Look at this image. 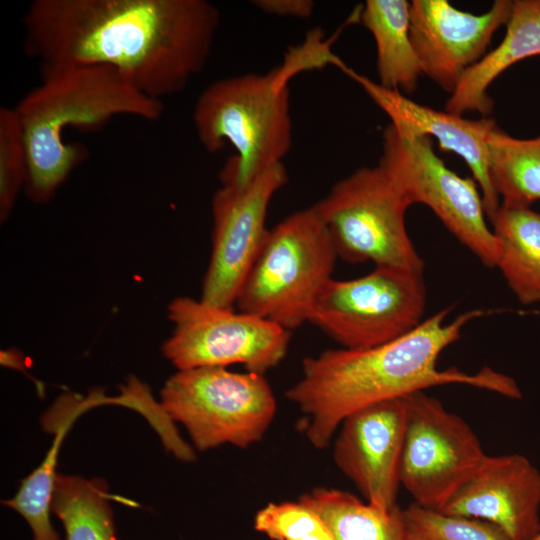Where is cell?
<instances>
[{
    "label": "cell",
    "mask_w": 540,
    "mask_h": 540,
    "mask_svg": "<svg viewBox=\"0 0 540 540\" xmlns=\"http://www.w3.org/2000/svg\"><path fill=\"white\" fill-rule=\"evenodd\" d=\"M22 22L40 70L106 66L162 100L204 69L220 12L207 0H35Z\"/></svg>",
    "instance_id": "1"
},
{
    "label": "cell",
    "mask_w": 540,
    "mask_h": 540,
    "mask_svg": "<svg viewBox=\"0 0 540 540\" xmlns=\"http://www.w3.org/2000/svg\"><path fill=\"white\" fill-rule=\"evenodd\" d=\"M406 396L386 400L348 416L334 442L333 459L378 508L395 507L406 434Z\"/></svg>",
    "instance_id": "14"
},
{
    "label": "cell",
    "mask_w": 540,
    "mask_h": 540,
    "mask_svg": "<svg viewBox=\"0 0 540 540\" xmlns=\"http://www.w3.org/2000/svg\"><path fill=\"white\" fill-rule=\"evenodd\" d=\"M423 272L375 267L351 280L331 278L318 294L308 323L342 348L364 349L395 340L423 320Z\"/></svg>",
    "instance_id": "8"
},
{
    "label": "cell",
    "mask_w": 540,
    "mask_h": 540,
    "mask_svg": "<svg viewBox=\"0 0 540 540\" xmlns=\"http://www.w3.org/2000/svg\"><path fill=\"white\" fill-rule=\"evenodd\" d=\"M407 540H508L493 524L453 516L415 503L403 510Z\"/></svg>",
    "instance_id": "23"
},
{
    "label": "cell",
    "mask_w": 540,
    "mask_h": 540,
    "mask_svg": "<svg viewBox=\"0 0 540 540\" xmlns=\"http://www.w3.org/2000/svg\"><path fill=\"white\" fill-rule=\"evenodd\" d=\"M287 181V170L281 162L244 185H221L214 193L212 250L201 300L233 307L268 233L270 202Z\"/></svg>",
    "instance_id": "12"
},
{
    "label": "cell",
    "mask_w": 540,
    "mask_h": 540,
    "mask_svg": "<svg viewBox=\"0 0 540 540\" xmlns=\"http://www.w3.org/2000/svg\"><path fill=\"white\" fill-rule=\"evenodd\" d=\"M174 328L164 356L178 369L241 364L264 375L285 358L291 334L254 314L179 297L168 306Z\"/></svg>",
    "instance_id": "10"
},
{
    "label": "cell",
    "mask_w": 540,
    "mask_h": 540,
    "mask_svg": "<svg viewBox=\"0 0 540 540\" xmlns=\"http://www.w3.org/2000/svg\"><path fill=\"white\" fill-rule=\"evenodd\" d=\"M266 74L247 73L207 86L196 100L193 123L205 150L230 144L236 155L220 172L221 185L241 186L281 163L292 145L288 82L308 69L334 65L337 56L317 33Z\"/></svg>",
    "instance_id": "4"
},
{
    "label": "cell",
    "mask_w": 540,
    "mask_h": 540,
    "mask_svg": "<svg viewBox=\"0 0 540 540\" xmlns=\"http://www.w3.org/2000/svg\"><path fill=\"white\" fill-rule=\"evenodd\" d=\"M252 4L266 14L301 19L309 18L315 6L311 0H254Z\"/></svg>",
    "instance_id": "26"
},
{
    "label": "cell",
    "mask_w": 540,
    "mask_h": 540,
    "mask_svg": "<svg viewBox=\"0 0 540 540\" xmlns=\"http://www.w3.org/2000/svg\"><path fill=\"white\" fill-rule=\"evenodd\" d=\"M378 166L411 206H428L444 226L486 267H496L500 248L486 222L481 191L473 178H463L439 158L428 136L400 131L389 124L383 131Z\"/></svg>",
    "instance_id": "9"
},
{
    "label": "cell",
    "mask_w": 540,
    "mask_h": 540,
    "mask_svg": "<svg viewBox=\"0 0 540 540\" xmlns=\"http://www.w3.org/2000/svg\"><path fill=\"white\" fill-rule=\"evenodd\" d=\"M489 174L502 203L530 207L540 199V136L520 139L496 127L488 139Z\"/></svg>",
    "instance_id": "22"
},
{
    "label": "cell",
    "mask_w": 540,
    "mask_h": 540,
    "mask_svg": "<svg viewBox=\"0 0 540 540\" xmlns=\"http://www.w3.org/2000/svg\"><path fill=\"white\" fill-rule=\"evenodd\" d=\"M28 157L24 134L14 108H0V219L10 215L17 196L25 189Z\"/></svg>",
    "instance_id": "24"
},
{
    "label": "cell",
    "mask_w": 540,
    "mask_h": 540,
    "mask_svg": "<svg viewBox=\"0 0 540 540\" xmlns=\"http://www.w3.org/2000/svg\"><path fill=\"white\" fill-rule=\"evenodd\" d=\"M338 258L313 206L268 230L238 293V310L291 331L308 323L312 306Z\"/></svg>",
    "instance_id": "5"
},
{
    "label": "cell",
    "mask_w": 540,
    "mask_h": 540,
    "mask_svg": "<svg viewBox=\"0 0 540 540\" xmlns=\"http://www.w3.org/2000/svg\"><path fill=\"white\" fill-rule=\"evenodd\" d=\"M498 240L497 268L518 301L540 302V213L501 203L490 221Z\"/></svg>",
    "instance_id": "19"
},
{
    "label": "cell",
    "mask_w": 540,
    "mask_h": 540,
    "mask_svg": "<svg viewBox=\"0 0 540 540\" xmlns=\"http://www.w3.org/2000/svg\"><path fill=\"white\" fill-rule=\"evenodd\" d=\"M451 310L447 307L378 346L328 349L306 357L301 378L286 397L304 414L303 431L311 445L326 448L341 423L361 409L433 386L467 384L520 399L516 382L490 368L473 375L437 369L441 352L460 338L469 322L485 314L471 310L446 323Z\"/></svg>",
    "instance_id": "2"
},
{
    "label": "cell",
    "mask_w": 540,
    "mask_h": 540,
    "mask_svg": "<svg viewBox=\"0 0 540 540\" xmlns=\"http://www.w3.org/2000/svg\"><path fill=\"white\" fill-rule=\"evenodd\" d=\"M299 501L322 518L335 540H407L398 505L384 510L349 492L323 487L303 494Z\"/></svg>",
    "instance_id": "20"
},
{
    "label": "cell",
    "mask_w": 540,
    "mask_h": 540,
    "mask_svg": "<svg viewBox=\"0 0 540 540\" xmlns=\"http://www.w3.org/2000/svg\"><path fill=\"white\" fill-rule=\"evenodd\" d=\"M539 509L540 469L521 454H502L486 455L440 512L489 522L508 540H531Z\"/></svg>",
    "instance_id": "15"
},
{
    "label": "cell",
    "mask_w": 540,
    "mask_h": 540,
    "mask_svg": "<svg viewBox=\"0 0 540 540\" xmlns=\"http://www.w3.org/2000/svg\"><path fill=\"white\" fill-rule=\"evenodd\" d=\"M111 498L102 479L57 473L51 512L62 522L65 540H118Z\"/></svg>",
    "instance_id": "21"
},
{
    "label": "cell",
    "mask_w": 540,
    "mask_h": 540,
    "mask_svg": "<svg viewBox=\"0 0 540 540\" xmlns=\"http://www.w3.org/2000/svg\"><path fill=\"white\" fill-rule=\"evenodd\" d=\"M344 73L363 88L389 117L393 127L434 138L442 150L453 152L465 161L481 191L485 212L491 221L500 206L489 174L488 139L497 127L496 121L490 117L473 120L446 110L438 111L407 98L399 91L384 88L350 67Z\"/></svg>",
    "instance_id": "16"
},
{
    "label": "cell",
    "mask_w": 540,
    "mask_h": 540,
    "mask_svg": "<svg viewBox=\"0 0 540 540\" xmlns=\"http://www.w3.org/2000/svg\"><path fill=\"white\" fill-rule=\"evenodd\" d=\"M406 403L400 482L415 504L441 511L486 454L466 421L425 390L407 395Z\"/></svg>",
    "instance_id": "11"
},
{
    "label": "cell",
    "mask_w": 540,
    "mask_h": 540,
    "mask_svg": "<svg viewBox=\"0 0 540 540\" xmlns=\"http://www.w3.org/2000/svg\"><path fill=\"white\" fill-rule=\"evenodd\" d=\"M513 1L496 0L483 14L447 0H413L410 34L422 74L452 94L462 75L485 54L493 34L508 22Z\"/></svg>",
    "instance_id": "13"
},
{
    "label": "cell",
    "mask_w": 540,
    "mask_h": 540,
    "mask_svg": "<svg viewBox=\"0 0 540 540\" xmlns=\"http://www.w3.org/2000/svg\"><path fill=\"white\" fill-rule=\"evenodd\" d=\"M531 540H540V531H539V533H538L533 539H531Z\"/></svg>",
    "instance_id": "27"
},
{
    "label": "cell",
    "mask_w": 540,
    "mask_h": 540,
    "mask_svg": "<svg viewBox=\"0 0 540 540\" xmlns=\"http://www.w3.org/2000/svg\"><path fill=\"white\" fill-rule=\"evenodd\" d=\"M41 82L14 107L28 157L25 193L37 203L50 200L87 156L64 140L68 127L99 128L115 116L158 120L162 100L147 96L116 70L76 66L40 70Z\"/></svg>",
    "instance_id": "3"
},
{
    "label": "cell",
    "mask_w": 540,
    "mask_h": 540,
    "mask_svg": "<svg viewBox=\"0 0 540 540\" xmlns=\"http://www.w3.org/2000/svg\"><path fill=\"white\" fill-rule=\"evenodd\" d=\"M312 206L339 258L424 272V260L405 225L410 205L378 165L360 168L339 180Z\"/></svg>",
    "instance_id": "7"
},
{
    "label": "cell",
    "mask_w": 540,
    "mask_h": 540,
    "mask_svg": "<svg viewBox=\"0 0 540 540\" xmlns=\"http://www.w3.org/2000/svg\"><path fill=\"white\" fill-rule=\"evenodd\" d=\"M540 55V0H516L501 43L462 75L445 104V110L463 115L489 116L494 102L488 95L492 82L510 66Z\"/></svg>",
    "instance_id": "17"
},
{
    "label": "cell",
    "mask_w": 540,
    "mask_h": 540,
    "mask_svg": "<svg viewBox=\"0 0 540 540\" xmlns=\"http://www.w3.org/2000/svg\"><path fill=\"white\" fill-rule=\"evenodd\" d=\"M359 20L375 40L379 84L404 95L414 92L422 70L411 40L410 3L367 0Z\"/></svg>",
    "instance_id": "18"
},
{
    "label": "cell",
    "mask_w": 540,
    "mask_h": 540,
    "mask_svg": "<svg viewBox=\"0 0 540 540\" xmlns=\"http://www.w3.org/2000/svg\"><path fill=\"white\" fill-rule=\"evenodd\" d=\"M254 527L273 540H335L322 518L300 501L267 504L255 515Z\"/></svg>",
    "instance_id": "25"
},
{
    "label": "cell",
    "mask_w": 540,
    "mask_h": 540,
    "mask_svg": "<svg viewBox=\"0 0 540 540\" xmlns=\"http://www.w3.org/2000/svg\"><path fill=\"white\" fill-rule=\"evenodd\" d=\"M160 403L199 451L252 446L263 439L277 409L264 375L226 367L178 370L164 384Z\"/></svg>",
    "instance_id": "6"
}]
</instances>
